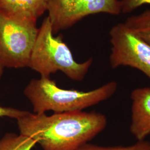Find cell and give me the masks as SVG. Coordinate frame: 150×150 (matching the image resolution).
<instances>
[{
	"label": "cell",
	"mask_w": 150,
	"mask_h": 150,
	"mask_svg": "<svg viewBox=\"0 0 150 150\" xmlns=\"http://www.w3.org/2000/svg\"><path fill=\"white\" fill-rule=\"evenodd\" d=\"M17 121L20 134L35 140L43 150H78L107 124L101 113L83 111L50 116L25 111Z\"/></svg>",
	"instance_id": "1"
},
{
	"label": "cell",
	"mask_w": 150,
	"mask_h": 150,
	"mask_svg": "<svg viewBox=\"0 0 150 150\" xmlns=\"http://www.w3.org/2000/svg\"><path fill=\"white\" fill-rule=\"evenodd\" d=\"M117 83L112 81L91 91L84 92L59 88L50 78L41 77L29 82L24 89L25 96L31 102L34 113L81 111L112 96Z\"/></svg>",
	"instance_id": "2"
},
{
	"label": "cell",
	"mask_w": 150,
	"mask_h": 150,
	"mask_svg": "<svg viewBox=\"0 0 150 150\" xmlns=\"http://www.w3.org/2000/svg\"><path fill=\"white\" fill-rule=\"evenodd\" d=\"M92 62V58L82 63L75 61L62 36H54L52 23L47 16L38 28L27 67L39 73L41 77L50 78V75L59 71L72 80L81 81Z\"/></svg>",
	"instance_id": "3"
},
{
	"label": "cell",
	"mask_w": 150,
	"mask_h": 150,
	"mask_svg": "<svg viewBox=\"0 0 150 150\" xmlns=\"http://www.w3.org/2000/svg\"><path fill=\"white\" fill-rule=\"evenodd\" d=\"M38 32L36 22L0 12V67H27Z\"/></svg>",
	"instance_id": "4"
},
{
	"label": "cell",
	"mask_w": 150,
	"mask_h": 150,
	"mask_svg": "<svg viewBox=\"0 0 150 150\" xmlns=\"http://www.w3.org/2000/svg\"><path fill=\"white\" fill-rule=\"evenodd\" d=\"M112 69L129 66L139 70L150 79V45L132 32L125 23L113 26L110 32Z\"/></svg>",
	"instance_id": "5"
},
{
	"label": "cell",
	"mask_w": 150,
	"mask_h": 150,
	"mask_svg": "<svg viewBox=\"0 0 150 150\" xmlns=\"http://www.w3.org/2000/svg\"><path fill=\"white\" fill-rule=\"evenodd\" d=\"M46 8L54 34L90 15L106 13L117 15L121 12L118 0H47Z\"/></svg>",
	"instance_id": "6"
},
{
	"label": "cell",
	"mask_w": 150,
	"mask_h": 150,
	"mask_svg": "<svg viewBox=\"0 0 150 150\" xmlns=\"http://www.w3.org/2000/svg\"><path fill=\"white\" fill-rule=\"evenodd\" d=\"M131 134L137 141L145 140L150 134V87L134 90L131 93Z\"/></svg>",
	"instance_id": "7"
},
{
	"label": "cell",
	"mask_w": 150,
	"mask_h": 150,
	"mask_svg": "<svg viewBox=\"0 0 150 150\" xmlns=\"http://www.w3.org/2000/svg\"><path fill=\"white\" fill-rule=\"evenodd\" d=\"M47 0H0V12L18 18L37 22L46 11Z\"/></svg>",
	"instance_id": "8"
},
{
	"label": "cell",
	"mask_w": 150,
	"mask_h": 150,
	"mask_svg": "<svg viewBox=\"0 0 150 150\" xmlns=\"http://www.w3.org/2000/svg\"><path fill=\"white\" fill-rule=\"evenodd\" d=\"M125 25L145 42L150 45V10L128 17Z\"/></svg>",
	"instance_id": "9"
},
{
	"label": "cell",
	"mask_w": 150,
	"mask_h": 150,
	"mask_svg": "<svg viewBox=\"0 0 150 150\" xmlns=\"http://www.w3.org/2000/svg\"><path fill=\"white\" fill-rule=\"evenodd\" d=\"M36 144L35 140L26 136L10 132L0 139V150H32Z\"/></svg>",
	"instance_id": "10"
},
{
	"label": "cell",
	"mask_w": 150,
	"mask_h": 150,
	"mask_svg": "<svg viewBox=\"0 0 150 150\" xmlns=\"http://www.w3.org/2000/svg\"><path fill=\"white\" fill-rule=\"evenodd\" d=\"M78 150H150V142L145 139L137 141L133 145L114 146H102L87 143Z\"/></svg>",
	"instance_id": "11"
},
{
	"label": "cell",
	"mask_w": 150,
	"mask_h": 150,
	"mask_svg": "<svg viewBox=\"0 0 150 150\" xmlns=\"http://www.w3.org/2000/svg\"><path fill=\"white\" fill-rule=\"evenodd\" d=\"M121 12L129 13L141 6L150 5V0H121Z\"/></svg>",
	"instance_id": "12"
},
{
	"label": "cell",
	"mask_w": 150,
	"mask_h": 150,
	"mask_svg": "<svg viewBox=\"0 0 150 150\" xmlns=\"http://www.w3.org/2000/svg\"><path fill=\"white\" fill-rule=\"evenodd\" d=\"M4 68L0 67V80L4 72ZM25 111L20 110L11 107H4L0 106V117H8L10 118L17 119L23 115Z\"/></svg>",
	"instance_id": "13"
}]
</instances>
